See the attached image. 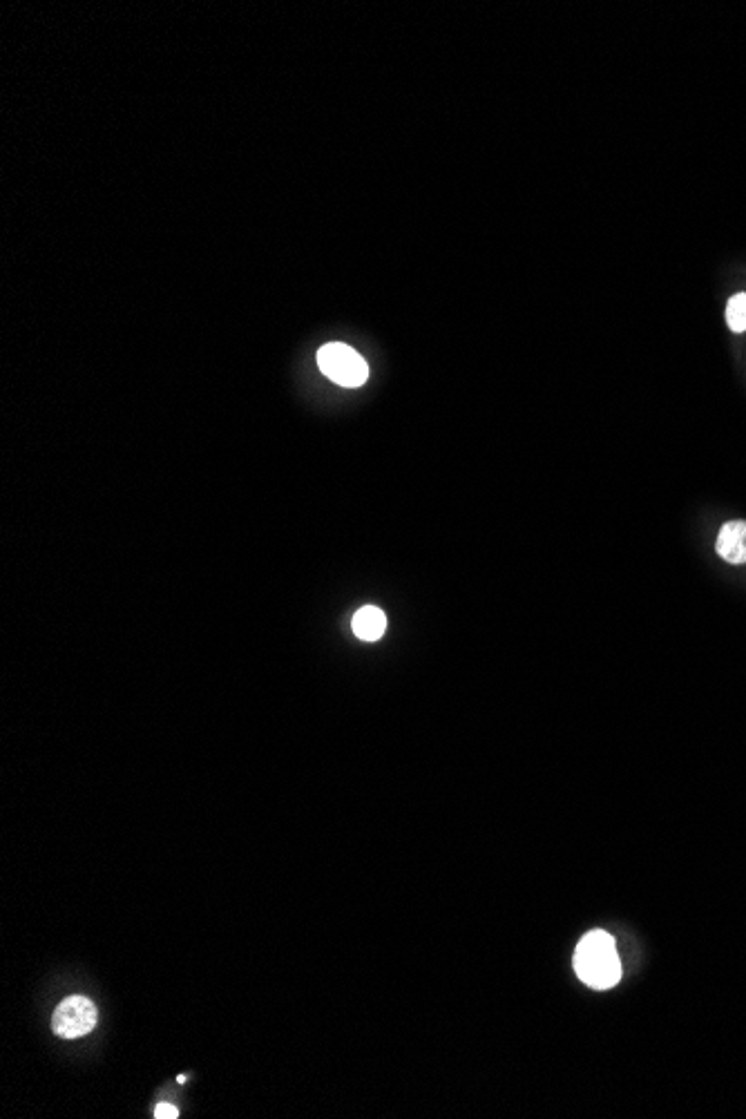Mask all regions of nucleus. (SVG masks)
I'll return each instance as SVG.
<instances>
[{
	"label": "nucleus",
	"instance_id": "6",
	"mask_svg": "<svg viewBox=\"0 0 746 1119\" xmlns=\"http://www.w3.org/2000/svg\"><path fill=\"white\" fill-rule=\"evenodd\" d=\"M726 322L735 333L746 331V293L733 295L726 304Z\"/></svg>",
	"mask_w": 746,
	"mask_h": 1119
},
{
	"label": "nucleus",
	"instance_id": "4",
	"mask_svg": "<svg viewBox=\"0 0 746 1119\" xmlns=\"http://www.w3.org/2000/svg\"><path fill=\"white\" fill-rule=\"evenodd\" d=\"M715 548L717 554L733 566L746 563V521H729L722 525Z\"/></svg>",
	"mask_w": 746,
	"mask_h": 1119
},
{
	"label": "nucleus",
	"instance_id": "5",
	"mask_svg": "<svg viewBox=\"0 0 746 1119\" xmlns=\"http://www.w3.org/2000/svg\"><path fill=\"white\" fill-rule=\"evenodd\" d=\"M387 617L385 612L376 606H365L353 615V633H356L362 642H376L385 635Z\"/></svg>",
	"mask_w": 746,
	"mask_h": 1119
},
{
	"label": "nucleus",
	"instance_id": "3",
	"mask_svg": "<svg viewBox=\"0 0 746 1119\" xmlns=\"http://www.w3.org/2000/svg\"><path fill=\"white\" fill-rule=\"evenodd\" d=\"M97 1026V1008L88 997H70L61 1001L52 1017V1030L61 1039H79Z\"/></svg>",
	"mask_w": 746,
	"mask_h": 1119
},
{
	"label": "nucleus",
	"instance_id": "7",
	"mask_svg": "<svg viewBox=\"0 0 746 1119\" xmlns=\"http://www.w3.org/2000/svg\"><path fill=\"white\" fill-rule=\"evenodd\" d=\"M155 1117H157V1119H177V1117H179V1111H177V1108L172 1106V1104H159V1106L155 1108Z\"/></svg>",
	"mask_w": 746,
	"mask_h": 1119
},
{
	"label": "nucleus",
	"instance_id": "1",
	"mask_svg": "<svg viewBox=\"0 0 746 1119\" xmlns=\"http://www.w3.org/2000/svg\"><path fill=\"white\" fill-rule=\"evenodd\" d=\"M577 977L595 990H608L621 981V961L615 939L608 932L595 930L583 936L575 950Z\"/></svg>",
	"mask_w": 746,
	"mask_h": 1119
},
{
	"label": "nucleus",
	"instance_id": "2",
	"mask_svg": "<svg viewBox=\"0 0 746 1119\" xmlns=\"http://www.w3.org/2000/svg\"><path fill=\"white\" fill-rule=\"evenodd\" d=\"M318 367L324 376L342 387H360L369 376L365 358L340 342L324 344L318 351Z\"/></svg>",
	"mask_w": 746,
	"mask_h": 1119
}]
</instances>
